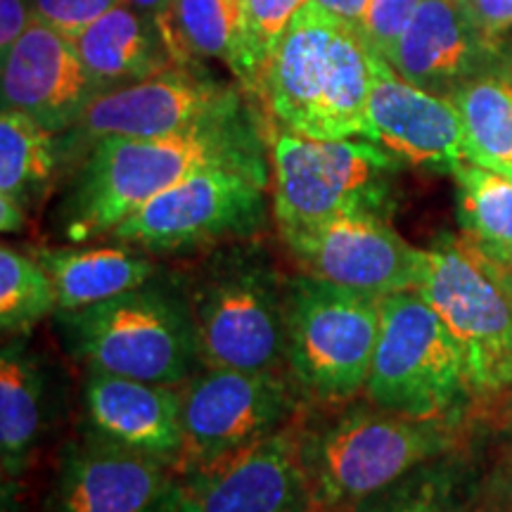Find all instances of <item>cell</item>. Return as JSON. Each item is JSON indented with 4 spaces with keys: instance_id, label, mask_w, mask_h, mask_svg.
I'll return each instance as SVG.
<instances>
[{
    "instance_id": "6da1fadb",
    "label": "cell",
    "mask_w": 512,
    "mask_h": 512,
    "mask_svg": "<svg viewBox=\"0 0 512 512\" xmlns=\"http://www.w3.org/2000/svg\"><path fill=\"white\" fill-rule=\"evenodd\" d=\"M264 114L235 117L162 138H102L83 152L60 207V235L72 245L107 238L152 197L211 166H266Z\"/></svg>"
},
{
    "instance_id": "7a4b0ae2",
    "label": "cell",
    "mask_w": 512,
    "mask_h": 512,
    "mask_svg": "<svg viewBox=\"0 0 512 512\" xmlns=\"http://www.w3.org/2000/svg\"><path fill=\"white\" fill-rule=\"evenodd\" d=\"M373 50L311 0L292 19L256 79L252 102L268 128L318 140H370Z\"/></svg>"
},
{
    "instance_id": "3957f363",
    "label": "cell",
    "mask_w": 512,
    "mask_h": 512,
    "mask_svg": "<svg viewBox=\"0 0 512 512\" xmlns=\"http://www.w3.org/2000/svg\"><path fill=\"white\" fill-rule=\"evenodd\" d=\"M53 318L64 347L86 370L183 387L202 368L188 292L169 275Z\"/></svg>"
},
{
    "instance_id": "277c9868",
    "label": "cell",
    "mask_w": 512,
    "mask_h": 512,
    "mask_svg": "<svg viewBox=\"0 0 512 512\" xmlns=\"http://www.w3.org/2000/svg\"><path fill=\"white\" fill-rule=\"evenodd\" d=\"M287 283L256 238L209 249L183 278L202 368L287 370Z\"/></svg>"
},
{
    "instance_id": "5b68a950",
    "label": "cell",
    "mask_w": 512,
    "mask_h": 512,
    "mask_svg": "<svg viewBox=\"0 0 512 512\" xmlns=\"http://www.w3.org/2000/svg\"><path fill=\"white\" fill-rule=\"evenodd\" d=\"M451 418L420 420L366 401L325 425L306 420V465L318 512H351L458 444Z\"/></svg>"
},
{
    "instance_id": "8992f818",
    "label": "cell",
    "mask_w": 512,
    "mask_h": 512,
    "mask_svg": "<svg viewBox=\"0 0 512 512\" xmlns=\"http://www.w3.org/2000/svg\"><path fill=\"white\" fill-rule=\"evenodd\" d=\"M418 292L439 313L463 354L475 399H501L512 389V297L503 266L463 235L422 252Z\"/></svg>"
},
{
    "instance_id": "52a82bcc",
    "label": "cell",
    "mask_w": 512,
    "mask_h": 512,
    "mask_svg": "<svg viewBox=\"0 0 512 512\" xmlns=\"http://www.w3.org/2000/svg\"><path fill=\"white\" fill-rule=\"evenodd\" d=\"M382 297L299 273L287 283V373L304 401L363 394L380 335Z\"/></svg>"
},
{
    "instance_id": "ba28073f",
    "label": "cell",
    "mask_w": 512,
    "mask_h": 512,
    "mask_svg": "<svg viewBox=\"0 0 512 512\" xmlns=\"http://www.w3.org/2000/svg\"><path fill=\"white\" fill-rule=\"evenodd\" d=\"M273 216L280 230L328 221L351 211L387 216L401 159L366 138L318 140L268 128Z\"/></svg>"
},
{
    "instance_id": "9c48e42d",
    "label": "cell",
    "mask_w": 512,
    "mask_h": 512,
    "mask_svg": "<svg viewBox=\"0 0 512 512\" xmlns=\"http://www.w3.org/2000/svg\"><path fill=\"white\" fill-rule=\"evenodd\" d=\"M363 396L382 411L420 420L451 418L470 399L456 339L418 290L382 297Z\"/></svg>"
},
{
    "instance_id": "30bf717a",
    "label": "cell",
    "mask_w": 512,
    "mask_h": 512,
    "mask_svg": "<svg viewBox=\"0 0 512 512\" xmlns=\"http://www.w3.org/2000/svg\"><path fill=\"white\" fill-rule=\"evenodd\" d=\"M268 169L211 166L152 197L107 238L152 256L209 252L266 226Z\"/></svg>"
},
{
    "instance_id": "8fae6325",
    "label": "cell",
    "mask_w": 512,
    "mask_h": 512,
    "mask_svg": "<svg viewBox=\"0 0 512 512\" xmlns=\"http://www.w3.org/2000/svg\"><path fill=\"white\" fill-rule=\"evenodd\" d=\"M304 396L287 370L200 368L181 387L178 479L204 472L297 418Z\"/></svg>"
},
{
    "instance_id": "7c38bea8",
    "label": "cell",
    "mask_w": 512,
    "mask_h": 512,
    "mask_svg": "<svg viewBox=\"0 0 512 512\" xmlns=\"http://www.w3.org/2000/svg\"><path fill=\"white\" fill-rule=\"evenodd\" d=\"M245 88L214 79L202 64H174L162 74L102 93L79 124L60 133L64 155L83 157L102 138H162L245 112Z\"/></svg>"
},
{
    "instance_id": "4fadbf2b",
    "label": "cell",
    "mask_w": 512,
    "mask_h": 512,
    "mask_svg": "<svg viewBox=\"0 0 512 512\" xmlns=\"http://www.w3.org/2000/svg\"><path fill=\"white\" fill-rule=\"evenodd\" d=\"M280 240L311 278L375 297L418 290L425 249L408 245L384 214L351 211L280 230Z\"/></svg>"
},
{
    "instance_id": "5bb4252c",
    "label": "cell",
    "mask_w": 512,
    "mask_h": 512,
    "mask_svg": "<svg viewBox=\"0 0 512 512\" xmlns=\"http://www.w3.org/2000/svg\"><path fill=\"white\" fill-rule=\"evenodd\" d=\"M306 415L235 453L178 479L197 512H318L306 465Z\"/></svg>"
},
{
    "instance_id": "9a60e30c",
    "label": "cell",
    "mask_w": 512,
    "mask_h": 512,
    "mask_svg": "<svg viewBox=\"0 0 512 512\" xmlns=\"http://www.w3.org/2000/svg\"><path fill=\"white\" fill-rule=\"evenodd\" d=\"M107 93L69 36L34 22L3 55V110L27 114L53 133H67Z\"/></svg>"
},
{
    "instance_id": "2e32d148",
    "label": "cell",
    "mask_w": 512,
    "mask_h": 512,
    "mask_svg": "<svg viewBox=\"0 0 512 512\" xmlns=\"http://www.w3.org/2000/svg\"><path fill=\"white\" fill-rule=\"evenodd\" d=\"M176 484L164 460L83 434L64 446L50 512H150Z\"/></svg>"
},
{
    "instance_id": "e0dca14e",
    "label": "cell",
    "mask_w": 512,
    "mask_h": 512,
    "mask_svg": "<svg viewBox=\"0 0 512 512\" xmlns=\"http://www.w3.org/2000/svg\"><path fill=\"white\" fill-rule=\"evenodd\" d=\"M368 124L370 140L406 164L453 171L467 162L463 121L451 98L406 81L375 53Z\"/></svg>"
},
{
    "instance_id": "ac0fdd59",
    "label": "cell",
    "mask_w": 512,
    "mask_h": 512,
    "mask_svg": "<svg viewBox=\"0 0 512 512\" xmlns=\"http://www.w3.org/2000/svg\"><path fill=\"white\" fill-rule=\"evenodd\" d=\"M83 434L164 460L181 451V387L88 370L81 392Z\"/></svg>"
},
{
    "instance_id": "d6986e66",
    "label": "cell",
    "mask_w": 512,
    "mask_h": 512,
    "mask_svg": "<svg viewBox=\"0 0 512 512\" xmlns=\"http://www.w3.org/2000/svg\"><path fill=\"white\" fill-rule=\"evenodd\" d=\"M503 57L505 46L472 24L460 0H422L389 64L406 81L448 98Z\"/></svg>"
},
{
    "instance_id": "ffe728a7",
    "label": "cell",
    "mask_w": 512,
    "mask_h": 512,
    "mask_svg": "<svg viewBox=\"0 0 512 512\" xmlns=\"http://www.w3.org/2000/svg\"><path fill=\"white\" fill-rule=\"evenodd\" d=\"M29 252L46 268L57 297V311L88 309L159 275L155 256L126 242L34 247Z\"/></svg>"
},
{
    "instance_id": "44dd1931",
    "label": "cell",
    "mask_w": 512,
    "mask_h": 512,
    "mask_svg": "<svg viewBox=\"0 0 512 512\" xmlns=\"http://www.w3.org/2000/svg\"><path fill=\"white\" fill-rule=\"evenodd\" d=\"M72 41L83 64L107 91L145 81L176 64L162 27L126 3L95 19Z\"/></svg>"
},
{
    "instance_id": "7402d4cb",
    "label": "cell",
    "mask_w": 512,
    "mask_h": 512,
    "mask_svg": "<svg viewBox=\"0 0 512 512\" xmlns=\"http://www.w3.org/2000/svg\"><path fill=\"white\" fill-rule=\"evenodd\" d=\"M48 370L29 349L27 337H12L0 351V458L5 479L27 470L48 425Z\"/></svg>"
},
{
    "instance_id": "603a6c76",
    "label": "cell",
    "mask_w": 512,
    "mask_h": 512,
    "mask_svg": "<svg viewBox=\"0 0 512 512\" xmlns=\"http://www.w3.org/2000/svg\"><path fill=\"white\" fill-rule=\"evenodd\" d=\"M67 162L60 133L17 110L0 114V202L31 214Z\"/></svg>"
},
{
    "instance_id": "cb8c5ba5",
    "label": "cell",
    "mask_w": 512,
    "mask_h": 512,
    "mask_svg": "<svg viewBox=\"0 0 512 512\" xmlns=\"http://www.w3.org/2000/svg\"><path fill=\"white\" fill-rule=\"evenodd\" d=\"M465 131L467 162L512 174V76L503 62L467 79L451 95Z\"/></svg>"
},
{
    "instance_id": "d4e9b609",
    "label": "cell",
    "mask_w": 512,
    "mask_h": 512,
    "mask_svg": "<svg viewBox=\"0 0 512 512\" xmlns=\"http://www.w3.org/2000/svg\"><path fill=\"white\" fill-rule=\"evenodd\" d=\"M463 238L503 268H512V176L486 166H453Z\"/></svg>"
},
{
    "instance_id": "484cf974",
    "label": "cell",
    "mask_w": 512,
    "mask_h": 512,
    "mask_svg": "<svg viewBox=\"0 0 512 512\" xmlns=\"http://www.w3.org/2000/svg\"><path fill=\"white\" fill-rule=\"evenodd\" d=\"M176 64L221 60L233 72L240 55L242 0H174L162 24Z\"/></svg>"
},
{
    "instance_id": "4316f807",
    "label": "cell",
    "mask_w": 512,
    "mask_h": 512,
    "mask_svg": "<svg viewBox=\"0 0 512 512\" xmlns=\"http://www.w3.org/2000/svg\"><path fill=\"white\" fill-rule=\"evenodd\" d=\"M57 297L46 268L34 254L0 249V328L3 335L27 337L38 323L55 316Z\"/></svg>"
},
{
    "instance_id": "83f0119b",
    "label": "cell",
    "mask_w": 512,
    "mask_h": 512,
    "mask_svg": "<svg viewBox=\"0 0 512 512\" xmlns=\"http://www.w3.org/2000/svg\"><path fill=\"white\" fill-rule=\"evenodd\" d=\"M444 460L420 467L351 512H475V494L465 486L463 472Z\"/></svg>"
},
{
    "instance_id": "f1b7e54d",
    "label": "cell",
    "mask_w": 512,
    "mask_h": 512,
    "mask_svg": "<svg viewBox=\"0 0 512 512\" xmlns=\"http://www.w3.org/2000/svg\"><path fill=\"white\" fill-rule=\"evenodd\" d=\"M311 0H242V38L240 55L233 76L252 98L261 69L283 38L292 19Z\"/></svg>"
},
{
    "instance_id": "f546056e",
    "label": "cell",
    "mask_w": 512,
    "mask_h": 512,
    "mask_svg": "<svg viewBox=\"0 0 512 512\" xmlns=\"http://www.w3.org/2000/svg\"><path fill=\"white\" fill-rule=\"evenodd\" d=\"M420 3L422 0H370L361 34L375 55L387 62L392 60L403 31L418 12Z\"/></svg>"
},
{
    "instance_id": "4dcf8cb0",
    "label": "cell",
    "mask_w": 512,
    "mask_h": 512,
    "mask_svg": "<svg viewBox=\"0 0 512 512\" xmlns=\"http://www.w3.org/2000/svg\"><path fill=\"white\" fill-rule=\"evenodd\" d=\"M34 19L74 38L124 0H27Z\"/></svg>"
},
{
    "instance_id": "1f68e13d",
    "label": "cell",
    "mask_w": 512,
    "mask_h": 512,
    "mask_svg": "<svg viewBox=\"0 0 512 512\" xmlns=\"http://www.w3.org/2000/svg\"><path fill=\"white\" fill-rule=\"evenodd\" d=\"M472 19V24L489 38V41L501 43L512 29V0H460Z\"/></svg>"
},
{
    "instance_id": "d6a6232c",
    "label": "cell",
    "mask_w": 512,
    "mask_h": 512,
    "mask_svg": "<svg viewBox=\"0 0 512 512\" xmlns=\"http://www.w3.org/2000/svg\"><path fill=\"white\" fill-rule=\"evenodd\" d=\"M34 22V12H31L27 0H0V50H3V55L15 46Z\"/></svg>"
},
{
    "instance_id": "836d02e7",
    "label": "cell",
    "mask_w": 512,
    "mask_h": 512,
    "mask_svg": "<svg viewBox=\"0 0 512 512\" xmlns=\"http://www.w3.org/2000/svg\"><path fill=\"white\" fill-rule=\"evenodd\" d=\"M475 512H512V465L494 472L482 494H475Z\"/></svg>"
},
{
    "instance_id": "e575fe53",
    "label": "cell",
    "mask_w": 512,
    "mask_h": 512,
    "mask_svg": "<svg viewBox=\"0 0 512 512\" xmlns=\"http://www.w3.org/2000/svg\"><path fill=\"white\" fill-rule=\"evenodd\" d=\"M313 3L320 5L325 12H330V15L339 19V22L347 24V27L363 31L370 0H313Z\"/></svg>"
},
{
    "instance_id": "d590c367",
    "label": "cell",
    "mask_w": 512,
    "mask_h": 512,
    "mask_svg": "<svg viewBox=\"0 0 512 512\" xmlns=\"http://www.w3.org/2000/svg\"><path fill=\"white\" fill-rule=\"evenodd\" d=\"M150 512H197V508H195V503H192V498L188 496V491L183 489L181 482H178L176 489L171 491V494Z\"/></svg>"
},
{
    "instance_id": "8d00e7d4",
    "label": "cell",
    "mask_w": 512,
    "mask_h": 512,
    "mask_svg": "<svg viewBox=\"0 0 512 512\" xmlns=\"http://www.w3.org/2000/svg\"><path fill=\"white\" fill-rule=\"evenodd\" d=\"M124 3L128 5V8L138 10L140 15L152 17L157 24H162L166 15H169L171 3H174V0H124Z\"/></svg>"
},
{
    "instance_id": "74e56055",
    "label": "cell",
    "mask_w": 512,
    "mask_h": 512,
    "mask_svg": "<svg viewBox=\"0 0 512 512\" xmlns=\"http://www.w3.org/2000/svg\"><path fill=\"white\" fill-rule=\"evenodd\" d=\"M505 67H508V72L512 76V43L510 46H505Z\"/></svg>"
},
{
    "instance_id": "f35d334b",
    "label": "cell",
    "mask_w": 512,
    "mask_h": 512,
    "mask_svg": "<svg viewBox=\"0 0 512 512\" xmlns=\"http://www.w3.org/2000/svg\"><path fill=\"white\" fill-rule=\"evenodd\" d=\"M505 271V283H508V290H510V297H512V268H503Z\"/></svg>"
},
{
    "instance_id": "ab89813d",
    "label": "cell",
    "mask_w": 512,
    "mask_h": 512,
    "mask_svg": "<svg viewBox=\"0 0 512 512\" xmlns=\"http://www.w3.org/2000/svg\"><path fill=\"white\" fill-rule=\"evenodd\" d=\"M510 176H512V174H510Z\"/></svg>"
}]
</instances>
